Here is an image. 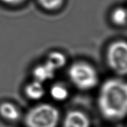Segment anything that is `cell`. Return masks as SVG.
<instances>
[{
  "mask_svg": "<svg viewBox=\"0 0 127 127\" xmlns=\"http://www.w3.org/2000/svg\"><path fill=\"white\" fill-rule=\"evenodd\" d=\"M108 65L120 75H127V42L119 40L109 45L107 52Z\"/></svg>",
  "mask_w": 127,
  "mask_h": 127,
  "instance_id": "cell-4",
  "label": "cell"
},
{
  "mask_svg": "<svg viewBox=\"0 0 127 127\" xmlns=\"http://www.w3.org/2000/svg\"><path fill=\"white\" fill-rule=\"evenodd\" d=\"M3 2L10 5H17V4H19V3H22L25 0H1Z\"/></svg>",
  "mask_w": 127,
  "mask_h": 127,
  "instance_id": "cell-13",
  "label": "cell"
},
{
  "mask_svg": "<svg viewBox=\"0 0 127 127\" xmlns=\"http://www.w3.org/2000/svg\"><path fill=\"white\" fill-rule=\"evenodd\" d=\"M38 1L44 8L49 10L59 8L63 3V0H38Z\"/></svg>",
  "mask_w": 127,
  "mask_h": 127,
  "instance_id": "cell-12",
  "label": "cell"
},
{
  "mask_svg": "<svg viewBox=\"0 0 127 127\" xmlns=\"http://www.w3.org/2000/svg\"><path fill=\"white\" fill-rule=\"evenodd\" d=\"M88 117L79 111H71L64 118L63 127H90Z\"/></svg>",
  "mask_w": 127,
  "mask_h": 127,
  "instance_id": "cell-5",
  "label": "cell"
},
{
  "mask_svg": "<svg viewBox=\"0 0 127 127\" xmlns=\"http://www.w3.org/2000/svg\"><path fill=\"white\" fill-rule=\"evenodd\" d=\"M55 70L49 66L47 63L39 65L33 69V75L35 80L43 83L53 78Z\"/></svg>",
  "mask_w": 127,
  "mask_h": 127,
  "instance_id": "cell-6",
  "label": "cell"
},
{
  "mask_svg": "<svg viewBox=\"0 0 127 127\" xmlns=\"http://www.w3.org/2000/svg\"><path fill=\"white\" fill-rule=\"evenodd\" d=\"M66 57L60 52H53L50 53L45 63L56 71L66 64Z\"/></svg>",
  "mask_w": 127,
  "mask_h": 127,
  "instance_id": "cell-9",
  "label": "cell"
},
{
  "mask_svg": "<svg viewBox=\"0 0 127 127\" xmlns=\"http://www.w3.org/2000/svg\"><path fill=\"white\" fill-rule=\"evenodd\" d=\"M25 91L26 96L30 99L34 100L41 99L45 93L42 83L36 80L28 84L25 88Z\"/></svg>",
  "mask_w": 127,
  "mask_h": 127,
  "instance_id": "cell-7",
  "label": "cell"
},
{
  "mask_svg": "<svg viewBox=\"0 0 127 127\" xmlns=\"http://www.w3.org/2000/svg\"><path fill=\"white\" fill-rule=\"evenodd\" d=\"M50 94L53 98L58 101H63L68 97V90L65 86L61 84H55L50 90Z\"/></svg>",
  "mask_w": 127,
  "mask_h": 127,
  "instance_id": "cell-11",
  "label": "cell"
},
{
  "mask_svg": "<svg viewBox=\"0 0 127 127\" xmlns=\"http://www.w3.org/2000/svg\"><path fill=\"white\" fill-rule=\"evenodd\" d=\"M69 77L72 83L77 88L88 90L96 86L98 76L94 67L84 62L74 64L70 68Z\"/></svg>",
  "mask_w": 127,
  "mask_h": 127,
  "instance_id": "cell-3",
  "label": "cell"
},
{
  "mask_svg": "<svg viewBox=\"0 0 127 127\" xmlns=\"http://www.w3.org/2000/svg\"><path fill=\"white\" fill-rule=\"evenodd\" d=\"M98 107L101 115L110 121L127 116V81L113 78L105 81L100 89Z\"/></svg>",
  "mask_w": 127,
  "mask_h": 127,
  "instance_id": "cell-1",
  "label": "cell"
},
{
  "mask_svg": "<svg viewBox=\"0 0 127 127\" xmlns=\"http://www.w3.org/2000/svg\"><path fill=\"white\" fill-rule=\"evenodd\" d=\"M0 115L10 121H15L20 117L18 109L10 102H3L0 105Z\"/></svg>",
  "mask_w": 127,
  "mask_h": 127,
  "instance_id": "cell-8",
  "label": "cell"
},
{
  "mask_svg": "<svg viewBox=\"0 0 127 127\" xmlns=\"http://www.w3.org/2000/svg\"><path fill=\"white\" fill-rule=\"evenodd\" d=\"M111 21L116 25L123 26L127 23V9L118 7L113 10L111 13Z\"/></svg>",
  "mask_w": 127,
  "mask_h": 127,
  "instance_id": "cell-10",
  "label": "cell"
},
{
  "mask_svg": "<svg viewBox=\"0 0 127 127\" xmlns=\"http://www.w3.org/2000/svg\"><path fill=\"white\" fill-rule=\"evenodd\" d=\"M59 119L58 109L49 104H41L27 113L25 122L28 127H56Z\"/></svg>",
  "mask_w": 127,
  "mask_h": 127,
  "instance_id": "cell-2",
  "label": "cell"
}]
</instances>
